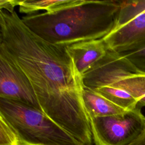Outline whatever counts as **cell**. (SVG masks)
<instances>
[{"label":"cell","mask_w":145,"mask_h":145,"mask_svg":"<svg viewBox=\"0 0 145 145\" xmlns=\"http://www.w3.org/2000/svg\"><path fill=\"white\" fill-rule=\"evenodd\" d=\"M0 52L28 78L41 110L81 144L92 145L83 77L67 48L35 34L15 11L0 10Z\"/></svg>","instance_id":"1"},{"label":"cell","mask_w":145,"mask_h":145,"mask_svg":"<svg viewBox=\"0 0 145 145\" xmlns=\"http://www.w3.org/2000/svg\"><path fill=\"white\" fill-rule=\"evenodd\" d=\"M121 1L79 0L54 12L27 15L23 22L35 34L53 44H72L103 39L113 29Z\"/></svg>","instance_id":"2"},{"label":"cell","mask_w":145,"mask_h":145,"mask_svg":"<svg viewBox=\"0 0 145 145\" xmlns=\"http://www.w3.org/2000/svg\"><path fill=\"white\" fill-rule=\"evenodd\" d=\"M0 116L14 130L19 145H83L37 108L0 98Z\"/></svg>","instance_id":"3"},{"label":"cell","mask_w":145,"mask_h":145,"mask_svg":"<svg viewBox=\"0 0 145 145\" xmlns=\"http://www.w3.org/2000/svg\"><path fill=\"white\" fill-rule=\"evenodd\" d=\"M82 77L84 86L90 89L116 87L126 92L138 102L145 96V73L137 71L124 56L109 49Z\"/></svg>","instance_id":"4"},{"label":"cell","mask_w":145,"mask_h":145,"mask_svg":"<svg viewBox=\"0 0 145 145\" xmlns=\"http://www.w3.org/2000/svg\"><path fill=\"white\" fill-rule=\"evenodd\" d=\"M90 120L95 145H130L145 129V116L138 106L123 114Z\"/></svg>","instance_id":"5"},{"label":"cell","mask_w":145,"mask_h":145,"mask_svg":"<svg viewBox=\"0 0 145 145\" xmlns=\"http://www.w3.org/2000/svg\"><path fill=\"white\" fill-rule=\"evenodd\" d=\"M0 98L19 102L41 110L28 78L6 56L1 52Z\"/></svg>","instance_id":"6"},{"label":"cell","mask_w":145,"mask_h":145,"mask_svg":"<svg viewBox=\"0 0 145 145\" xmlns=\"http://www.w3.org/2000/svg\"><path fill=\"white\" fill-rule=\"evenodd\" d=\"M108 49L125 54L145 49V12L103 38Z\"/></svg>","instance_id":"7"},{"label":"cell","mask_w":145,"mask_h":145,"mask_svg":"<svg viewBox=\"0 0 145 145\" xmlns=\"http://www.w3.org/2000/svg\"><path fill=\"white\" fill-rule=\"evenodd\" d=\"M66 47L82 76L103 58L108 50L103 39L79 42Z\"/></svg>","instance_id":"8"},{"label":"cell","mask_w":145,"mask_h":145,"mask_svg":"<svg viewBox=\"0 0 145 145\" xmlns=\"http://www.w3.org/2000/svg\"><path fill=\"white\" fill-rule=\"evenodd\" d=\"M83 99L90 118L121 114L129 111L85 86Z\"/></svg>","instance_id":"9"},{"label":"cell","mask_w":145,"mask_h":145,"mask_svg":"<svg viewBox=\"0 0 145 145\" xmlns=\"http://www.w3.org/2000/svg\"><path fill=\"white\" fill-rule=\"evenodd\" d=\"M79 0H24L20 1L19 7L20 13L35 14L40 10L54 12L77 3Z\"/></svg>","instance_id":"10"},{"label":"cell","mask_w":145,"mask_h":145,"mask_svg":"<svg viewBox=\"0 0 145 145\" xmlns=\"http://www.w3.org/2000/svg\"><path fill=\"white\" fill-rule=\"evenodd\" d=\"M145 12V1H121L120 8L116 19L115 29Z\"/></svg>","instance_id":"11"},{"label":"cell","mask_w":145,"mask_h":145,"mask_svg":"<svg viewBox=\"0 0 145 145\" xmlns=\"http://www.w3.org/2000/svg\"><path fill=\"white\" fill-rule=\"evenodd\" d=\"M0 145H19L16 133L4 118L0 116Z\"/></svg>","instance_id":"12"},{"label":"cell","mask_w":145,"mask_h":145,"mask_svg":"<svg viewBox=\"0 0 145 145\" xmlns=\"http://www.w3.org/2000/svg\"><path fill=\"white\" fill-rule=\"evenodd\" d=\"M122 55L131 63L137 71L145 73V49Z\"/></svg>","instance_id":"13"},{"label":"cell","mask_w":145,"mask_h":145,"mask_svg":"<svg viewBox=\"0 0 145 145\" xmlns=\"http://www.w3.org/2000/svg\"><path fill=\"white\" fill-rule=\"evenodd\" d=\"M20 1L19 0H0V10H6L8 12L15 11L16 6H19Z\"/></svg>","instance_id":"14"},{"label":"cell","mask_w":145,"mask_h":145,"mask_svg":"<svg viewBox=\"0 0 145 145\" xmlns=\"http://www.w3.org/2000/svg\"><path fill=\"white\" fill-rule=\"evenodd\" d=\"M130 145H145V129L140 137Z\"/></svg>","instance_id":"15"},{"label":"cell","mask_w":145,"mask_h":145,"mask_svg":"<svg viewBox=\"0 0 145 145\" xmlns=\"http://www.w3.org/2000/svg\"><path fill=\"white\" fill-rule=\"evenodd\" d=\"M137 106L140 108H142L143 107L145 106V96L144 97H143L138 102Z\"/></svg>","instance_id":"16"}]
</instances>
